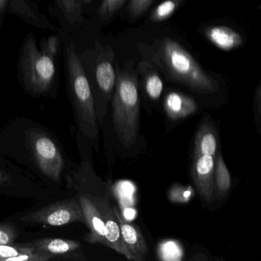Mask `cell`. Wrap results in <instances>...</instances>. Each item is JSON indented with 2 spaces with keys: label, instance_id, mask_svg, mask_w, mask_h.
Returning <instances> with one entry per match:
<instances>
[{
  "label": "cell",
  "instance_id": "obj_1",
  "mask_svg": "<svg viewBox=\"0 0 261 261\" xmlns=\"http://www.w3.org/2000/svg\"><path fill=\"white\" fill-rule=\"evenodd\" d=\"M145 60L171 82L183 85L198 94H214L219 84L175 39L164 38L152 45H139Z\"/></svg>",
  "mask_w": 261,
  "mask_h": 261
},
{
  "label": "cell",
  "instance_id": "obj_2",
  "mask_svg": "<svg viewBox=\"0 0 261 261\" xmlns=\"http://www.w3.org/2000/svg\"><path fill=\"white\" fill-rule=\"evenodd\" d=\"M112 118L119 140L126 149L135 145L140 130V100L137 73L132 66L120 68L116 63Z\"/></svg>",
  "mask_w": 261,
  "mask_h": 261
},
{
  "label": "cell",
  "instance_id": "obj_3",
  "mask_svg": "<svg viewBox=\"0 0 261 261\" xmlns=\"http://www.w3.org/2000/svg\"><path fill=\"white\" fill-rule=\"evenodd\" d=\"M70 95L81 132L92 141L98 138V126L94 96L89 79L75 47L71 43L66 50Z\"/></svg>",
  "mask_w": 261,
  "mask_h": 261
},
{
  "label": "cell",
  "instance_id": "obj_4",
  "mask_svg": "<svg viewBox=\"0 0 261 261\" xmlns=\"http://www.w3.org/2000/svg\"><path fill=\"white\" fill-rule=\"evenodd\" d=\"M56 57L45 50L39 49L33 35L27 37L22 46L20 68L24 83L33 94L46 93L56 76Z\"/></svg>",
  "mask_w": 261,
  "mask_h": 261
},
{
  "label": "cell",
  "instance_id": "obj_5",
  "mask_svg": "<svg viewBox=\"0 0 261 261\" xmlns=\"http://www.w3.org/2000/svg\"><path fill=\"white\" fill-rule=\"evenodd\" d=\"M94 65V87L91 88L97 120L102 123L108 103L112 100L117 79L115 54L110 45L97 47Z\"/></svg>",
  "mask_w": 261,
  "mask_h": 261
},
{
  "label": "cell",
  "instance_id": "obj_6",
  "mask_svg": "<svg viewBox=\"0 0 261 261\" xmlns=\"http://www.w3.org/2000/svg\"><path fill=\"white\" fill-rule=\"evenodd\" d=\"M21 220L25 223L48 227L64 226L74 222L86 224L77 195L30 212Z\"/></svg>",
  "mask_w": 261,
  "mask_h": 261
},
{
  "label": "cell",
  "instance_id": "obj_7",
  "mask_svg": "<svg viewBox=\"0 0 261 261\" xmlns=\"http://www.w3.org/2000/svg\"><path fill=\"white\" fill-rule=\"evenodd\" d=\"M31 147L41 172L53 181H59L64 160L55 142L43 134H36L31 139Z\"/></svg>",
  "mask_w": 261,
  "mask_h": 261
},
{
  "label": "cell",
  "instance_id": "obj_8",
  "mask_svg": "<svg viewBox=\"0 0 261 261\" xmlns=\"http://www.w3.org/2000/svg\"><path fill=\"white\" fill-rule=\"evenodd\" d=\"M25 245L51 259L62 260H87L82 244L79 241L62 238H41L27 243Z\"/></svg>",
  "mask_w": 261,
  "mask_h": 261
},
{
  "label": "cell",
  "instance_id": "obj_9",
  "mask_svg": "<svg viewBox=\"0 0 261 261\" xmlns=\"http://www.w3.org/2000/svg\"><path fill=\"white\" fill-rule=\"evenodd\" d=\"M215 160L211 155H195L192 158V176L198 194L205 202L216 199L215 186Z\"/></svg>",
  "mask_w": 261,
  "mask_h": 261
},
{
  "label": "cell",
  "instance_id": "obj_10",
  "mask_svg": "<svg viewBox=\"0 0 261 261\" xmlns=\"http://www.w3.org/2000/svg\"><path fill=\"white\" fill-rule=\"evenodd\" d=\"M77 197L85 215L86 221L85 225L89 229V233L85 240L90 244L106 246V226L98 207L92 201L88 192H79Z\"/></svg>",
  "mask_w": 261,
  "mask_h": 261
},
{
  "label": "cell",
  "instance_id": "obj_11",
  "mask_svg": "<svg viewBox=\"0 0 261 261\" xmlns=\"http://www.w3.org/2000/svg\"><path fill=\"white\" fill-rule=\"evenodd\" d=\"M114 209L125 247L132 255L134 260H144L149 253V249L140 228L125 219L117 204L114 205Z\"/></svg>",
  "mask_w": 261,
  "mask_h": 261
},
{
  "label": "cell",
  "instance_id": "obj_12",
  "mask_svg": "<svg viewBox=\"0 0 261 261\" xmlns=\"http://www.w3.org/2000/svg\"><path fill=\"white\" fill-rule=\"evenodd\" d=\"M206 39L223 51H232L242 46L244 39L241 33L226 25H211L204 29Z\"/></svg>",
  "mask_w": 261,
  "mask_h": 261
},
{
  "label": "cell",
  "instance_id": "obj_13",
  "mask_svg": "<svg viewBox=\"0 0 261 261\" xmlns=\"http://www.w3.org/2000/svg\"><path fill=\"white\" fill-rule=\"evenodd\" d=\"M165 111L172 120L186 118L195 114L198 109L196 102L192 97L181 93H168L163 102Z\"/></svg>",
  "mask_w": 261,
  "mask_h": 261
},
{
  "label": "cell",
  "instance_id": "obj_14",
  "mask_svg": "<svg viewBox=\"0 0 261 261\" xmlns=\"http://www.w3.org/2000/svg\"><path fill=\"white\" fill-rule=\"evenodd\" d=\"M193 155H211L217 157L218 137L216 129L210 120L201 122L195 135Z\"/></svg>",
  "mask_w": 261,
  "mask_h": 261
},
{
  "label": "cell",
  "instance_id": "obj_15",
  "mask_svg": "<svg viewBox=\"0 0 261 261\" xmlns=\"http://www.w3.org/2000/svg\"><path fill=\"white\" fill-rule=\"evenodd\" d=\"M137 71L141 75L143 88L148 97L152 100H159L164 85L156 68L150 62L143 59L138 64Z\"/></svg>",
  "mask_w": 261,
  "mask_h": 261
},
{
  "label": "cell",
  "instance_id": "obj_16",
  "mask_svg": "<svg viewBox=\"0 0 261 261\" xmlns=\"http://www.w3.org/2000/svg\"><path fill=\"white\" fill-rule=\"evenodd\" d=\"M0 261H48V259L33 247L25 244H0Z\"/></svg>",
  "mask_w": 261,
  "mask_h": 261
},
{
  "label": "cell",
  "instance_id": "obj_17",
  "mask_svg": "<svg viewBox=\"0 0 261 261\" xmlns=\"http://www.w3.org/2000/svg\"><path fill=\"white\" fill-rule=\"evenodd\" d=\"M215 186L216 198L219 200L227 195L231 186L230 172L221 153H218L215 160Z\"/></svg>",
  "mask_w": 261,
  "mask_h": 261
},
{
  "label": "cell",
  "instance_id": "obj_18",
  "mask_svg": "<svg viewBox=\"0 0 261 261\" xmlns=\"http://www.w3.org/2000/svg\"><path fill=\"white\" fill-rule=\"evenodd\" d=\"M186 0H164L151 13L149 19L152 22H160L170 18Z\"/></svg>",
  "mask_w": 261,
  "mask_h": 261
},
{
  "label": "cell",
  "instance_id": "obj_19",
  "mask_svg": "<svg viewBox=\"0 0 261 261\" xmlns=\"http://www.w3.org/2000/svg\"><path fill=\"white\" fill-rule=\"evenodd\" d=\"M67 20L73 25L82 20V5L80 0H56Z\"/></svg>",
  "mask_w": 261,
  "mask_h": 261
},
{
  "label": "cell",
  "instance_id": "obj_20",
  "mask_svg": "<svg viewBox=\"0 0 261 261\" xmlns=\"http://www.w3.org/2000/svg\"><path fill=\"white\" fill-rule=\"evenodd\" d=\"M169 199L175 203H187L193 198L195 191L191 186L175 185L169 191Z\"/></svg>",
  "mask_w": 261,
  "mask_h": 261
},
{
  "label": "cell",
  "instance_id": "obj_21",
  "mask_svg": "<svg viewBox=\"0 0 261 261\" xmlns=\"http://www.w3.org/2000/svg\"><path fill=\"white\" fill-rule=\"evenodd\" d=\"M126 0H102L99 7V16L102 19H109L112 17L125 4Z\"/></svg>",
  "mask_w": 261,
  "mask_h": 261
},
{
  "label": "cell",
  "instance_id": "obj_22",
  "mask_svg": "<svg viewBox=\"0 0 261 261\" xmlns=\"http://www.w3.org/2000/svg\"><path fill=\"white\" fill-rule=\"evenodd\" d=\"M152 2L153 0H129L128 6L129 16L133 19L140 17L149 10Z\"/></svg>",
  "mask_w": 261,
  "mask_h": 261
},
{
  "label": "cell",
  "instance_id": "obj_23",
  "mask_svg": "<svg viewBox=\"0 0 261 261\" xmlns=\"http://www.w3.org/2000/svg\"><path fill=\"white\" fill-rule=\"evenodd\" d=\"M17 234V230L13 224L10 223L0 224V244L10 245L14 244Z\"/></svg>",
  "mask_w": 261,
  "mask_h": 261
},
{
  "label": "cell",
  "instance_id": "obj_24",
  "mask_svg": "<svg viewBox=\"0 0 261 261\" xmlns=\"http://www.w3.org/2000/svg\"><path fill=\"white\" fill-rule=\"evenodd\" d=\"M253 114L256 129L259 134L261 132V83L259 82L255 91L253 97Z\"/></svg>",
  "mask_w": 261,
  "mask_h": 261
},
{
  "label": "cell",
  "instance_id": "obj_25",
  "mask_svg": "<svg viewBox=\"0 0 261 261\" xmlns=\"http://www.w3.org/2000/svg\"><path fill=\"white\" fill-rule=\"evenodd\" d=\"M42 49L56 57L59 50V39L57 36H51L42 44Z\"/></svg>",
  "mask_w": 261,
  "mask_h": 261
},
{
  "label": "cell",
  "instance_id": "obj_26",
  "mask_svg": "<svg viewBox=\"0 0 261 261\" xmlns=\"http://www.w3.org/2000/svg\"><path fill=\"white\" fill-rule=\"evenodd\" d=\"M10 181H11V178H10V175L3 171L2 169H0V186L9 184Z\"/></svg>",
  "mask_w": 261,
  "mask_h": 261
},
{
  "label": "cell",
  "instance_id": "obj_27",
  "mask_svg": "<svg viewBox=\"0 0 261 261\" xmlns=\"http://www.w3.org/2000/svg\"><path fill=\"white\" fill-rule=\"evenodd\" d=\"M8 3L9 0H0V13L4 11Z\"/></svg>",
  "mask_w": 261,
  "mask_h": 261
},
{
  "label": "cell",
  "instance_id": "obj_28",
  "mask_svg": "<svg viewBox=\"0 0 261 261\" xmlns=\"http://www.w3.org/2000/svg\"><path fill=\"white\" fill-rule=\"evenodd\" d=\"M92 0H80L81 4L82 5H84V4H88L89 3H91Z\"/></svg>",
  "mask_w": 261,
  "mask_h": 261
}]
</instances>
